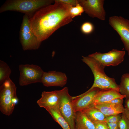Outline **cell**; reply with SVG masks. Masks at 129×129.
Wrapping results in <instances>:
<instances>
[{
  "label": "cell",
  "instance_id": "obj_17",
  "mask_svg": "<svg viewBox=\"0 0 129 129\" xmlns=\"http://www.w3.org/2000/svg\"><path fill=\"white\" fill-rule=\"evenodd\" d=\"M92 121H105L106 116L92 104L81 111Z\"/></svg>",
  "mask_w": 129,
  "mask_h": 129
},
{
  "label": "cell",
  "instance_id": "obj_23",
  "mask_svg": "<svg viewBox=\"0 0 129 129\" xmlns=\"http://www.w3.org/2000/svg\"><path fill=\"white\" fill-rule=\"evenodd\" d=\"M118 124L119 129H129V121L123 113L118 122Z\"/></svg>",
  "mask_w": 129,
  "mask_h": 129
},
{
  "label": "cell",
  "instance_id": "obj_27",
  "mask_svg": "<svg viewBox=\"0 0 129 129\" xmlns=\"http://www.w3.org/2000/svg\"><path fill=\"white\" fill-rule=\"evenodd\" d=\"M107 123L110 129H119L118 122L115 123Z\"/></svg>",
  "mask_w": 129,
  "mask_h": 129
},
{
  "label": "cell",
  "instance_id": "obj_30",
  "mask_svg": "<svg viewBox=\"0 0 129 129\" xmlns=\"http://www.w3.org/2000/svg\"><path fill=\"white\" fill-rule=\"evenodd\" d=\"M125 107L129 110V98L127 99L125 101Z\"/></svg>",
  "mask_w": 129,
  "mask_h": 129
},
{
  "label": "cell",
  "instance_id": "obj_13",
  "mask_svg": "<svg viewBox=\"0 0 129 129\" xmlns=\"http://www.w3.org/2000/svg\"><path fill=\"white\" fill-rule=\"evenodd\" d=\"M61 90L43 92L41 97L37 103L40 107L47 109L58 106Z\"/></svg>",
  "mask_w": 129,
  "mask_h": 129
},
{
  "label": "cell",
  "instance_id": "obj_12",
  "mask_svg": "<svg viewBox=\"0 0 129 129\" xmlns=\"http://www.w3.org/2000/svg\"><path fill=\"white\" fill-rule=\"evenodd\" d=\"M100 90L95 88L82 95L72 97V103L75 112L81 111L93 104L95 96Z\"/></svg>",
  "mask_w": 129,
  "mask_h": 129
},
{
  "label": "cell",
  "instance_id": "obj_14",
  "mask_svg": "<svg viewBox=\"0 0 129 129\" xmlns=\"http://www.w3.org/2000/svg\"><path fill=\"white\" fill-rule=\"evenodd\" d=\"M125 97L118 91L115 89H100L96 95L93 104L95 105L105 103L116 98L123 99Z\"/></svg>",
  "mask_w": 129,
  "mask_h": 129
},
{
  "label": "cell",
  "instance_id": "obj_15",
  "mask_svg": "<svg viewBox=\"0 0 129 129\" xmlns=\"http://www.w3.org/2000/svg\"><path fill=\"white\" fill-rule=\"evenodd\" d=\"M94 105L106 116L123 113L125 110L121 104L104 103Z\"/></svg>",
  "mask_w": 129,
  "mask_h": 129
},
{
  "label": "cell",
  "instance_id": "obj_8",
  "mask_svg": "<svg viewBox=\"0 0 129 129\" xmlns=\"http://www.w3.org/2000/svg\"><path fill=\"white\" fill-rule=\"evenodd\" d=\"M125 54V51L113 49L107 53L96 52L88 56L93 58L105 67L118 65L123 61Z\"/></svg>",
  "mask_w": 129,
  "mask_h": 129
},
{
  "label": "cell",
  "instance_id": "obj_25",
  "mask_svg": "<svg viewBox=\"0 0 129 129\" xmlns=\"http://www.w3.org/2000/svg\"><path fill=\"white\" fill-rule=\"evenodd\" d=\"M95 126V129H110L107 123L104 121H92Z\"/></svg>",
  "mask_w": 129,
  "mask_h": 129
},
{
  "label": "cell",
  "instance_id": "obj_28",
  "mask_svg": "<svg viewBox=\"0 0 129 129\" xmlns=\"http://www.w3.org/2000/svg\"><path fill=\"white\" fill-rule=\"evenodd\" d=\"M123 99L116 98L113 99L109 102L105 103L115 104H123Z\"/></svg>",
  "mask_w": 129,
  "mask_h": 129
},
{
  "label": "cell",
  "instance_id": "obj_20",
  "mask_svg": "<svg viewBox=\"0 0 129 129\" xmlns=\"http://www.w3.org/2000/svg\"><path fill=\"white\" fill-rule=\"evenodd\" d=\"M11 70L8 64L5 62L0 60V85L10 78Z\"/></svg>",
  "mask_w": 129,
  "mask_h": 129
},
{
  "label": "cell",
  "instance_id": "obj_7",
  "mask_svg": "<svg viewBox=\"0 0 129 129\" xmlns=\"http://www.w3.org/2000/svg\"><path fill=\"white\" fill-rule=\"evenodd\" d=\"M19 83L20 86L41 82L44 71L39 66L32 64H21L19 66Z\"/></svg>",
  "mask_w": 129,
  "mask_h": 129
},
{
  "label": "cell",
  "instance_id": "obj_5",
  "mask_svg": "<svg viewBox=\"0 0 129 129\" xmlns=\"http://www.w3.org/2000/svg\"><path fill=\"white\" fill-rule=\"evenodd\" d=\"M20 38L22 49L24 51L37 49L41 43L31 30L29 17L26 14L23 17L20 31Z\"/></svg>",
  "mask_w": 129,
  "mask_h": 129
},
{
  "label": "cell",
  "instance_id": "obj_19",
  "mask_svg": "<svg viewBox=\"0 0 129 129\" xmlns=\"http://www.w3.org/2000/svg\"><path fill=\"white\" fill-rule=\"evenodd\" d=\"M119 91L122 95L129 98V73L123 74L121 77L120 84L118 85Z\"/></svg>",
  "mask_w": 129,
  "mask_h": 129
},
{
  "label": "cell",
  "instance_id": "obj_9",
  "mask_svg": "<svg viewBox=\"0 0 129 129\" xmlns=\"http://www.w3.org/2000/svg\"><path fill=\"white\" fill-rule=\"evenodd\" d=\"M108 23L120 36L125 49L129 51V20L121 16H110Z\"/></svg>",
  "mask_w": 129,
  "mask_h": 129
},
{
  "label": "cell",
  "instance_id": "obj_22",
  "mask_svg": "<svg viewBox=\"0 0 129 129\" xmlns=\"http://www.w3.org/2000/svg\"><path fill=\"white\" fill-rule=\"evenodd\" d=\"M94 28L93 26L91 23L86 22L82 24L81 29L83 33L87 34L91 33L93 31Z\"/></svg>",
  "mask_w": 129,
  "mask_h": 129
},
{
  "label": "cell",
  "instance_id": "obj_3",
  "mask_svg": "<svg viewBox=\"0 0 129 129\" xmlns=\"http://www.w3.org/2000/svg\"><path fill=\"white\" fill-rule=\"evenodd\" d=\"M54 2L53 0H8L1 7L0 12L18 11L25 14L29 17L39 9Z\"/></svg>",
  "mask_w": 129,
  "mask_h": 129
},
{
  "label": "cell",
  "instance_id": "obj_6",
  "mask_svg": "<svg viewBox=\"0 0 129 129\" xmlns=\"http://www.w3.org/2000/svg\"><path fill=\"white\" fill-rule=\"evenodd\" d=\"M61 90L58 105L59 111L70 129H75L76 112L72 104V97L69 94L67 87H65Z\"/></svg>",
  "mask_w": 129,
  "mask_h": 129
},
{
  "label": "cell",
  "instance_id": "obj_10",
  "mask_svg": "<svg viewBox=\"0 0 129 129\" xmlns=\"http://www.w3.org/2000/svg\"><path fill=\"white\" fill-rule=\"evenodd\" d=\"M84 11L90 16L101 20H105L106 13L104 8V0H78Z\"/></svg>",
  "mask_w": 129,
  "mask_h": 129
},
{
  "label": "cell",
  "instance_id": "obj_24",
  "mask_svg": "<svg viewBox=\"0 0 129 129\" xmlns=\"http://www.w3.org/2000/svg\"><path fill=\"white\" fill-rule=\"evenodd\" d=\"M120 114L118 115L106 116L105 121L109 123H115L118 122L121 118Z\"/></svg>",
  "mask_w": 129,
  "mask_h": 129
},
{
  "label": "cell",
  "instance_id": "obj_4",
  "mask_svg": "<svg viewBox=\"0 0 129 129\" xmlns=\"http://www.w3.org/2000/svg\"><path fill=\"white\" fill-rule=\"evenodd\" d=\"M16 91V87L10 78L0 85V110L6 115L12 114L18 102Z\"/></svg>",
  "mask_w": 129,
  "mask_h": 129
},
{
  "label": "cell",
  "instance_id": "obj_1",
  "mask_svg": "<svg viewBox=\"0 0 129 129\" xmlns=\"http://www.w3.org/2000/svg\"><path fill=\"white\" fill-rule=\"evenodd\" d=\"M72 6L54 0L29 17L31 30L39 42L47 39L56 31L72 21L70 12Z\"/></svg>",
  "mask_w": 129,
  "mask_h": 129
},
{
  "label": "cell",
  "instance_id": "obj_11",
  "mask_svg": "<svg viewBox=\"0 0 129 129\" xmlns=\"http://www.w3.org/2000/svg\"><path fill=\"white\" fill-rule=\"evenodd\" d=\"M67 78L66 74L56 71L44 72L41 83L45 86L63 87L66 84Z\"/></svg>",
  "mask_w": 129,
  "mask_h": 129
},
{
  "label": "cell",
  "instance_id": "obj_2",
  "mask_svg": "<svg viewBox=\"0 0 129 129\" xmlns=\"http://www.w3.org/2000/svg\"><path fill=\"white\" fill-rule=\"evenodd\" d=\"M82 61L91 69L94 77V83L91 88L84 93L79 95L81 96L89 92L95 88L100 89H113L119 91L118 86L115 79L108 76L104 71L105 67L93 58L89 56H82Z\"/></svg>",
  "mask_w": 129,
  "mask_h": 129
},
{
  "label": "cell",
  "instance_id": "obj_29",
  "mask_svg": "<svg viewBox=\"0 0 129 129\" xmlns=\"http://www.w3.org/2000/svg\"><path fill=\"white\" fill-rule=\"evenodd\" d=\"M123 113L124 114L129 121V110L126 108H125L124 111Z\"/></svg>",
  "mask_w": 129,
  "mask_h": 129
},
{
  "label": "cell",
  "instance_id": "obj_31",
  "mask_svg": "<svg viewBox=\"0 0 129 129\" xmlns=\"http://www.w3.org/2000/svg\"><path fill=\"white\" fill-rule=\"evenodd\" d=\"M128 54H129V51L128 52Z\"/></svg>",
  "mask_w": 129,
  "mask_h": 129
},
{
  "label": "cell",
  "instance_id": "obj_18",
  "mask_svg": "<svg viewBox=\"0 0 129 129\" xmlns=\"http://www.w3.org/2000/svg\"><path fill=\"white\" fill-rule=\"evenodd\" d=\"M46 110L54 120L63 129H70L69 124L60 113L58 106L49 108Z\"/></svg>",
  "mask_w": 129,
  "mask_h": 129
},
{
  "label": "cell",
  "instance_id": "obj_26",
  "mask_svg": "<svg viewBox=\"0 0 129 129\" xmlns=\"http://www.w3.org/2000/svg\"><path fill=\"white\" fill-rule=\"evenodd\" d=\"M57 1L62 2L72 6H75L79 3L78 0H56Z\"/></svg>",
  "mask_w": 129,
  "mask_h": 129
},
{
  "label": "cell",
  "instance_id": "obj_16",
  "mask_svg": "<svg viewBox=\"0 0 129 129\" xmlns=\"http://www.w3.org/2000/svg\"><path fill=\"white\" fill-rule=\"evenodd\" d=\"M75 129H95L93 123L81 111L76 112Z\"/></svg>",
  "mask_w": 129,
  "mask_h": 129
},
{
  "label": "cell",
  "instance_id": "obj_21",
  "mask_svg": "<svg viewBox=\"0 0 129 129\" xmlns=\"http://www.w3.org/2000/svg\"><path fill=\"white\" fill-rule=\"evenodd\" d=\"M84 11L83 7L79 3L75 6H72L70 11V14L73 19L75 16L81 15Z\"/></svg>",
  "mask_w": 129,
  "mask_h": 129
}]
</instances>
